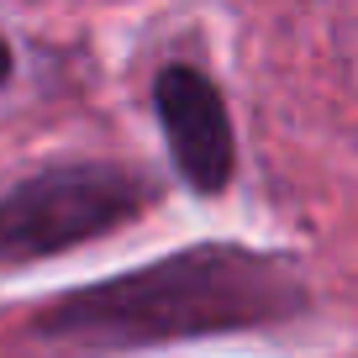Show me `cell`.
I'll list each match as a JSON object with an SVG mask.
<instances>
[{"mask_svg":"<svg viewBox=\"0 0 358 358\" xmlns=\"http://www.w3.org/2000/svg\"><path fill=\"white\" fill-rule=\"evenodd\" d=\"M301 306L306 295L295 274H285V264L243 248H195L143 274L69 295L43 316V327L90 348H137L201 332H243L295 316Z\"/></svg>","mask_w":358,"mask_h":358,"instance_id":"1","label":"cell"},{"mask_svg":"<svg viewBox=\"0 0 358 358\" xmlns=\"http://www.w3.org/2000/svg\"><path fill=\"white\" fill-rule=\"evenodd\" d=\"M6 74H11V48H6V37H0V85H6Z\"/></svg>","mask_w":358,"mask_h":358,"instance_id":"4","label":"cell"},{"mask_svg":"<svg viewBox=\"0 0 358 358\" xmlns=\"http://www.w3.org/2000/svg\"><path fill=\"white\" fill-rule=\"evenodd\" d=\"M153 190L148 179L106 164H74V169H48V174L16 185L0 201V253L6 258H43L85 243V237L116 232L148 211Z\"/></svg>","mask_w":358,"mask_h":358,"instance_id":"2","label":"cell"},{"mask_svg":"<svg viewBox=\"0 0 358 358\" xmlns=\"http://www.w3.org/2000/svg\"><path fill=\"white\" fill-rule=\"evenodd\" d=\"M158 122H164V137L174 148L179 174L190 179L195 190H222L232 179V122H227V106L216 95V85L195 69H164L158 74Z\"/></svg>","mask_w":358,"mask_h":358,"instance_id":"3","label":"cell"}]
</instances>
